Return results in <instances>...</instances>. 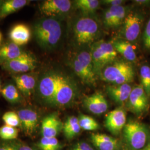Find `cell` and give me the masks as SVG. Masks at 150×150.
Instances as JSON below:
<instances>
[{"mask_svg": "<svg viewBox=\"0 0 150 150\" xmlns=\"http://www.w3.org/2000/svg\"><path fill=\"white\" fill-rule=\"evenodd\" d=\"M62 33L61 25L53 17L43 18L33 26V35L38 45L45 50L54 48Z\"/></svg>", "mask_w": 150, "mask_h": 150, "instance_id": "obj_1", "label": "cell"}, {"mask_svg": "<svg viewBox=\"0 0 150 150\" xmlns=\"http://www.w3.org/2000/svg\"><path fill=\"white\" fill-rule=\"evenodd\" d=\"M134 69L129 62L120 61L110 64L102 71V79L115 85L128 83L134 80Z\"/></svg>", "mask_w": 150, "mask_h": 150, "instance_id": "obj_2", "label": "cell"}, {"mask_svg": "<svg viewBox=\"0 0 150 150\" xmlns=\"http://www.w3.org/2000/svg\"><path fill=\"white\" fill-rule=\"evenodd\" d=\"M123 137L130 149L140 150L149 143V132L144 124L131 121L123 128Z\"/></svg>", "mask_w": 150, "mask_h": 150, "instance_id": "obj_3", "label": "cell"}, {"mask_svg": "<svg viewBox=\"0 0 150 150\" xmlns=\"http://www.w3.org/2000/svg\"><path fill=\"white\" fill-rule=\"evenodd\" d=\"M91 57L94 69L96 72L98 70L111 64L116 59L117 52L112 43L103 41L94 44L91 50Z\"/></svg>", "mask_w": 150, "mask_h": 150, "instance_id": "obj_4", "label": "cell"}, {"mask_svg": "<svg viewBox=\"0 0 150 150\" xmlns=\"http://www.w3.org/2000/svg\"><path fill=\"white\" fill-rule=\"evenodd\" d=\"M64 75L57 71H50L41 77L38 82L39 96L44 101L51 104Z\"/></svg>", "mask_w": 150, "mask_h": 150, "instance_id": "obj_5", "label": "cell"}, {"mask_svg": "<svg viewBox=\"0 0 150 150\" xmlns=\"http://www.w3.org/2000/svg\"><path fill=\"white\" fill-rule=\"evenodd\" d=\"M72 67L75 74L88 84H94L96 80V72L94 69L91 53L86 51L78 54L74 59Z\"/></svg>", "mask_w": 150, "mask_h": 150, "instance_id": "obj_6", "label": "cell"}, {"mask_svg": "<svg viewBox=\"0 0 150 150\" xmlns=\"http://www.w3.org/2000/svg\"><path fill=\"white\" fill-rule=\"evenodd\" d=\"M98 26L95 20L89 17H82L76 23L74 35L76 41L79 45L91 43L98 33Z\"/></svg>", "mask_w": 150, "mask_h": 150, "instance_id": "obj_7", "label": "cell"}, {"mask_svg": "<svg viewBox=\"0 0 150 150\" xmlns=\"http://www.w3.org/2000/svg\"><path fill=\"white\" fill-rule=\"evenodd\" d=\"M76 91L72 81L64 75L51 104L59 107L69 105L75 98Z\"/></svg>", "mask_w": 150, "mask_h": 150, "instance_id": "obj_8", "label": "cell"}, {"mask_svg": "<svg viewBox=\"0 0 150 150\" xmlns=\"http://www.w3.org/2000/svg\"><path fill=\"white\" fill-rule=\"evenodd\" d=\"M37 61L33 55L24 52L21 56L2 64L4 69L15 74H25L36 67Z\"/></svg>", "mask_w": 150, "mask_h": 150, "instance_id": "obj_9", "label": "cell"}, {"mask_svg": "<svg viewBox=\"0 0 150 150\" xmlns=\"http://www.w3.org/2000/svg\"><path fill=\"white\" fill-rule=\"evenodd\" d=\"M129 109L139 116L147 110L149 106V97L141 85L134 87L127 101Z\"/></svg>", "mask_w": 150, "mask_h": 150, "instance_id": "obj_10", "label": "cell"}, {"mask_svg": "<svg viewBox=\"0 0 150 150\" xmlns=\"http://www.w3.org/2000/svg\"><path fill=\"white\" fill-rule=\"evenodd\" d=\"M124 20V37L127 41H134L140 34L143 17L139 13L132 12L126 16Z\"/></svg>", "mask_w": 150, "mask_h": 150, "instance_id": "obj_11", "label": "cell"}, {"mask_svg": "<svg viewBox=\"0 0 150 150\" xmlns=\"http://www.w3.org/2000/svg\"><path fill=\"white\" fill-rule=\"evenodd\" d=\"M20 125L26 136L32 137L36 132L38 124L37 112L30 108H23L18 111Z\"/></svg>", "mask_w": 150, "mask_h": 150, "instance_id": "obj_12", "label": "cell"}, {"mask_svg": "<svg viewBox=\"0 0 150 150\" xmlns=\"http://www.w3.org/2000/svg\"><path fill=\"white\" fill-rule=\"evenodd\" d=\"M71 4L69 0H47L42 2L40 8L43 15L52 17L67 13L71 8Z\"/></svg>", "mask_w": 150, "mask_h": 150, "instance_id": "obj_13", "label": "cell"}, {"mask_svg": "<svg viewBox=\"0 0 150 150\" xmlns=\"http://www.w3.org/2000/svg\"><path fill=\"white\" fill-rule=\"evenodd\" d=\"M126 124V113L122 107H118L107 114L105 126L113 134H119Z\"/></svg>", "mask_w": 150, "mask_h": 150, "instance_id": "obj_14", "label": "cell"}, {"mask_svg": "<svg viewBox=\"0 0 150 150\" xmlns=\"http://www.w3.org/2000/svg\"><path fill=\"white\" fill-rule=\"evenodd\" d=\"M63 124L59 116L54 113L43 118L41 124V133L43 137H56L63 129Z\"/></svg>", "mask_w": 150, "mask_h": 150, "instance_id": "obj_15", "label": "cell"}, {"mask_svg": "<svg viewBox=\"0 0 150 150\" xmlns=\"http://www.w3.org/2000/svg\"><path fill=\"white\" fill-rule=\"evenodd\" d=\"M83 103L87 109L95 115H101L105 112L108 105L105 96L100 92H96L86 96Z\"/></svg>", "mask_w": 150, "mask_h": 150, "instance_id": "obj_16", "label": "cell"}, {"mask_svg": "<svg viewBox=\"0 0 150 150\" xmlns=\"http://www.w3.org/2000/svg\"><path fill=\"white\" fill-rule=\"evenodd\" d=\"M13 78L16 87L25 96H30L37 87L38 81L33 75L25 74L14 76Z\"/></svg>", "mask_w": 150, "mask_h": 150, "instance_id": "obj_17", "label": "cell"}, {"mask_svg": "<svg viewBox=\"0 0 150 150\" xmlns=\"http://www.w3.org/2000/svg\"><path fill=\"white\" fill-rule=\"evenodd\" d=\"M31 37L30 28L23 23L13 26L9 32V38L13 43L20 46L27 44Z\"/></svg>", "mask_w": 150, "mask_h": 150, "instance_id": "obj_18", "label": "cell"}, {"mask_svg": "<svg viewBox=\"0 0 150 150\" xmlns=\"http://www.w3.org/2000/svg\"><path fill=\"white\" fill-rule=\"evenodd\" d=\"M126 9L123 6H110L106 11L104 22L107 27H117L125 18Z\"/></svg>", "mask_w": 150, "mask_h": 150, "instance_id": "obj_19", "label": "cell"}, {"mask_svg": "<svg viewBox=\"0 0 150 150\" xmlns=\"http://www.w3.org/2000/svg\"><path fill=\"white\" fill-rule=\"evenodd\" d=\"M132 88L129 83L120 85L108 86L107 92L113 101L119 105H122L128 101Z\"/></svg>", "mask_w": 150, "mask_h": 150, "instance_id": "obj_20", "label": "cell"}, {"mask_svg": "<svg viewBox=\"0 0 150 150\" xmlns=\"http://www.w3.org/2000/svg\"><path fill=\"white\" fill-rule=\"evenodd\" d=\"M91 141L98 150H116L118 145L117 139L102 134H92Z\"/></svg>", "mask_w": 150, "mask_h": 150, "instance_id": "obj_21", "label": "cell"}, {"mask_svg": "<svg viewBox=\"0 0 150 150\" xmlns=\"http://www.w3.org/2000/svg\"><path fill=\"white\" fill-rule=\"evenodd\" d=\"M24 52L19 46L12 42L5 43L0 47V64H4L15 59Z\"/></svg>", "mask_w": 150, "mask_h": 150, "instance_id": "obj_22", "label": "cell"}, {"mask_svg": "<svg viewBox=\"0 0 150 150\" xmlns=\"http://www.w3.org/2000/svg\"><path fill=\"white\" fill-rule=\"evenodd\" d=\"M115 50L121 54L129 62H134L136 59V54L134 46L127 41H116L112 43Z\"/></svg>", "mask_w": 150, "mask_h": 150, "instance_id": "obj_23", "label": "cell"}, {"mask_svg": "<svg viewBox=\"0 0 150 150\" xmlns=\"http://www.w3.org/2000/svg\"><path fill=\"white\" fill-rule=\"evenodd\" d=\"M27 0H7L3 1L0 7V18H4L20 10L28 3Z\"/></svg>", "mask_w": 150, "mask_h": 150, "instance_id": "obj_24", "label": "cell"}, {"mask_svg": "<svg viewBox=\"0 0 150 150\" xmlns=\"http://www.w3.org/2000/svg\"><path fill=\"white\" fill-rule=\"evenodd\" d=\"M81 129L79 118L74 116L69 117L63 125L64 136L68 139H72L79 134Z\"/></svg>", "mask_w": 150, "mask_h": 150, "instance_id": "obj_25", "label": "cell"}, {"mask_svg": "<svg viewBox=\"0 0 150 150\" xmlns=\"http://www.w3.org/2000/svg\"><path fill=\"white\" fill-rule=\"evenodd\" d=\"M1 93L6 100L12 103H18L22 101L20 92L13 84L10 83L6 85L2 88Z\"/></svg>", "mask_w": 150, "mask_h": 150, "instance_id": "obj_26", "label": "cell"}, {"mask_svg": "<svg viewBox=\"0 0 150 150\" xmlns=\"http://www.w3.org/2000/svg\"><path fill=\"white\" fill-rule=\"evenodd\" d=\"M141 85L144 89L147 96L150 97V67L147 64L142 65L139 70Z\"/></svg>", "mask_w": 150, "mask_h": 150, "instance_id": "obj_27", "label": "cell"}, {"mask_svg": "<svg viewBox=\"0 0 150 150\" xmlns=\"http://www.w3.org/2000/svg\"><path fill=\"white\" fill-rule=\"evenodd\" d=\"M41 150H61V145L56 137H42L38 142Z\"/></svg>", "mask_w": 150, "mask_h": 150, "instance_id": "obj_28", "label": "cell"}, {"mask_svg": "<svg viewBox=\"0 0 150 150\" xmlns=\"http://www.w3.org/2000/svg\"><path fill=\"white\" fill-rule=\"evenodd\" d=\"M78 118L81 129L86 131H95L99 128L98 123L91 116L81 115Z\"/></svg>", "mask_w": 150, "mask_h": 150, "instance_id": "obj_29", "label": "cell"}, {"mask_svg": "<svg viewBox=\"0 0 150 150\" xmlns=\"http://www.w3.org/2000/svg\"><path fill=\"white\" fill-rule=\"evenodd\" d=\"M76 7L84 12H94L98 7L100 1L97 0H78L75 2Z\"/></svg>", "mask_w": 150, "mask_h": 150, "instance_id": "obj_30", "label": "cell"}, {"mask_svg": "<svg viewBox=\"0 0 150 150\" xmlns=\"http://www.w3.org/2000/svg\"><path fill=\"white\" fill-rule=\"evenodd\" d=\"M18 135V130L16 127L8 125L0 127V137L5 140L16 139Z\"/></svg>", "mask_w": 150, "mask_h": 150, "instance_id": "obj_31", "label": "cell"}, {"mask_svg": "<svg viewBox=\"0 0 150 150\" xmlns=\"http://www.w3.org/2000/svg\"><path fill=\"white\" fill-rule=\"evenodd\" d=\"M2 120L6 125L16 127L20 125V120L17 113L8 111L4 114Z\"/></svg>", "mask_w": 150, "mask_h": 150, "instance_id": "obj_32", "label": "cell"}, {"mask_svg": "<svg viewBox=\"0 0 150 150\" xmlns=\"http://www.w3.org/2000/svg\"><path fill=\"white\" fill-rule=\"evenodd\" d=\"M142 40L145 48L150 51V18L146 25Z\"/></svg>", "mask_w": 150, "mask_h": 150, "instance_id": "obj_33", "label": "cell"}, {"mask_svg": "<svg viewBox=\"0 0 150 150\" xmlns=\"http://www.w3.org/2000/svg\"><path fill=\"white\" fill-rule=\"evenodd\" d=\"M72 150H93L90 145L86 142H79L75 145Z\"/></svg>", "mask_w": 150, "mask_h": 150, "instance_id": "obj_34", "label": "cell"}, {"mask_svg": "<svg viewBox=\"0 0 150 150\" xmlns=\"http://www.w3.org/2000/svg\"><path fill=\"white\" fill-rule=\"evenodd\" d=\"M103 2L105 4L109 5L110 6H122V4L124 2L122 0H105Z\"/></svg>", "mask_w": 150, "mask_h": 150, "instance_id": "obj_35", "label": "cell"}, {"mask_svg": "<svg viewBox=\"0 0 150 150\" xmlns=\"http://www.w3.org/2000/svg\"><path fill=\"white\" fill-rule=\"evenodd\" d=\"M0 150H18V146L11 144L0 146Z\"/></svg>", "mask_w": 150, "mask_h": 150, "instance_id": "obj_36", "label": "cell"}, {"mask_svg": "<svg viewBox=\"0 0 150 150\" xmlns=\"http://www.w3.org/2000/svg\"><path fill=\"white\" fill-rule=\"evenodd\" d=\"M18 150H37L27 145H21L18 146Z\"/></svg>", "mask_w": 150, "mask_h": 150, "instance_id": "obj_37", "label": "cell"}, {"mask_svg": "<svg viewBox=\"0 0 150 150\" xmlns=\"http://www.w3.org/2000/svg\"><path fill=\"white\" fill-rule=\"evenodd\" d=\"M134 2L136 3H137V4H140V5H149L150 4V1H145V0L140 1V0H139V1H134Z\"/></svg>", "mask_w": 150, "mask_h": 150, "instance_id": "obj_38", "label": "cell"}, {"mask_svg": "<svg viewBox=\"0 0 150 150\" xmlns=\"http://www.w3.org/2000/svg\"><path fill=\"white\" fill-rule=\"evenodd\" d=\"M144 149L147 150H150V141L149 142V143L147 144V145L144 147Z\"/></svg>", "mask_w": 150, "mask_h": 150, "instance_id": "obj_39", "label": "cell"}, {"mask_svg": "<svg viewBox=\"0 0 150 150\" xmlns=\"http://www.w3.org/2000/svg\"><path fill=\"white\" fill-rule=\"evenodd\" d=\"M2 38V33H1V32H0V43H1V42Z\"/></svg>", "mask_w": 150, "mask_h": 150, "instance_id": "obj_40", "label": "cell"}, {"mask_svg": "<svg viewBox=\"0 0 150 150\" xmlns=\"http://www.w3.org/2000/svg\"><path fill=\"white\" fill-rule=\"evenodd\" d=\"M2 86H1V81L0 80V92H1V90H2V87H1Z\"/></svg>", "mask_w": 150, "mask_h": 150, "instance_id": "obj_41", "label": "cell"}, {"mask_svg": "<svg viewBox=\"0 0 150 150\" xmlns=\"http://www.w3.org/2000/svg\"><path fill=\"white\" fill-rule=\"evenodd\" d=\"M2 2H3V1H0V7H1V5H2Z\"/></svg>", "mask_w": 150, "mask_h": 150, "instance_id": "obj_42", "label": "cell"}, {"mask_svg": "<svg viewBox=\"0 0 150 150\" xmlns=\"http://www.w3.org/2000/svg\"><path fill=\"white\" fill-rule=\"evenodd\" d=\"M146 150V149H144H144H141V150Z\"/></svg>", "mask_w": 150, "mask_h": 150, "instance_id": "obj_43", "label": "cell"}]
</instances>
